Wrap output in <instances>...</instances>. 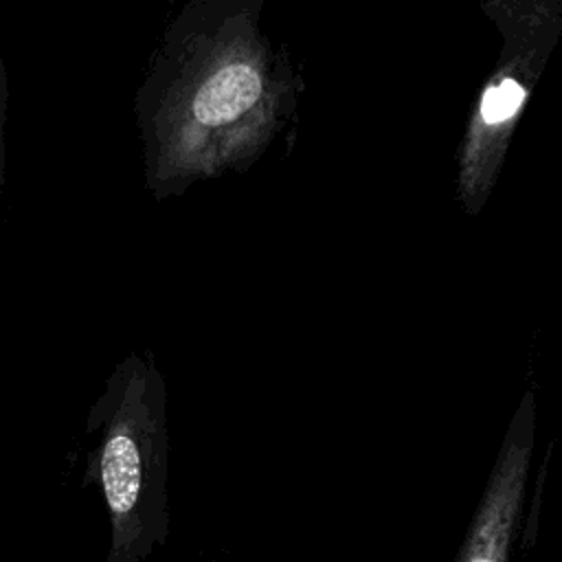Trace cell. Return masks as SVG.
Returning a JSON list of instances; mask_svg holds the SVG:
<instances>
[{"label":"cell","instance_id":"5b68a950","mask_svg":"<svg viewBox=\"0 0 562 562\" xmlns=\"http://www.w3.org/2000/svg\"><path fill=\"white\" fill-rule=\"evenodd\" d=\"M7 99H9V88H7V70L0 53V193L4 191L7 182V151H4V123H7Z\"/></svg>","mask_w":562,"mask_h":562},{"label":"cell","instance_id":"7a4b0ae2","mask_svg":"<svg viewBox=\"0 0 562 562\" xmlns=\"http://www.w3.org/2000/svg\"><path fill=\"white\" fill-rule=\"evenodd\" d=\"M88 430L101 432L94 468L116 538L140 536L162 518L167 474V386L149 349L116 362Z\"/></svg>","mask_w":562,"mask_h":562},{"label":"cell","instance_id":"277c9868","mask_svg":"<svg viewBox=\"0 0 562 562\" xmlns=\"http://www.w3.org/2000/svg\"><path fill=\"white\" fill-rule=\"evenodd\" d=\"M536 391L527 389L509 419L457 562H509L536 446Z\"/></svg>","mask_w":562,"mask_h":562},{"label":"cell","instance_id":"3957f363","mask_svg":"<svg viewBox=\"0 0 562 562\" xmlns=\"http://www.w3.org/2000/svg\"><path fill=\"white\" fill-rule=\"evenodd\" d=\"M481 11L501 35L457 149V198L468 215L485 209L520 116L562 40V0H487Z\"/></svg>","mask_w":562,"mask_h":562},{"label":"cell","instance_id":"6da1fadb","mask_svg":"<svg viewBox=\"0 0 562 562\" xmlns=\"http://www.w3.org/2000/svg\"><path fill=\"white\" fill-rule=\"evenodd\" d=\"M261 0H189L165 26L134 112L156 202L248 171L290 123L301 79L261 31Z\"/></svg>","mask_w":562,"mask_h":562}]
</instances>
